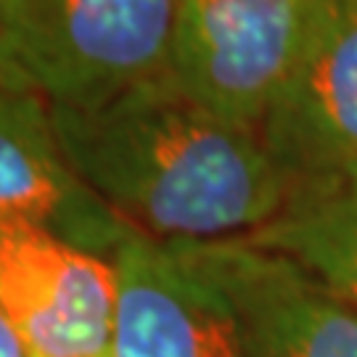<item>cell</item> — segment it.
Wrapping results in <instances>:
<instances>
[{"instance_id":"obj_1","label":"cell","mask_w":357,"mask_h":357,"mask_svg":"<svg viewBox=\"0 0 357 357\" xmlns=\"http://www.w3.org/2000/svg\"><path fill=\"white\" fill-rule=\"evenodd\" d=\"M51 116L82 183L159 241L252 233L286 199L259 130L206 109L167 72L90 109L51 103Z\"/></svg>"},{"instance_id":"obj_2","label":"cell","mask_w":357,"mask_h":357,"mask_svg":"<svg viewBox=\"0 0 357 357\" xmlns=\"http://www.w3.org/2000/svg\"><path fill=\"white\" fill-rule=\"evenodd\" d=\"M6 24L40 96L90 109L165 75L172 0H6Z\"/></svg>"},{"instance_id":"obj_3","label":"cell","mask_w":357,"mask_h":357,"mask_svg":"<svg viewBox=\"0 0 357 357\" xmlns=\"http://www.w3.org/2000/svg\"><path fill=\"white\" fill-rule=\"evenodd\" d=\"M326 0H172L167 75L206 109L259 128Z\"/></svg>"},{"instance_id":"obj_4","label":"cell","mask_w":357,"mask_h":357,"mask_svg":"<svg viewBox=\"0 0 357 357\" xmlns=\"http://www.w3.org/2000/svg\"><path fill=\"white\" fill-rule=\"evenodd\" d=\"M114 307L112 259L0 217V312L29 355L109 357Z\"/></svg>"},{"instance_id":"obj_5","label":"cell","mask_w":357,"mask_h":357,"mask_svg":"<svg viewBox=\"0 0 357 357\" xmlns=\"http://www.w3.org/2000/svg\"><path fill=\"white\" fill-rule=\"evenodd\" d=\"M112 265L109 357H243L233 305L193 241H159L135 230Z\"/></svg>"},{"instance_id":"obj_6","label":"cell","mask_w":357,"mask_h":357,"mask_svg":"<svg viewBox=\"0 0 357 357\" xmlns=\"http://www.w3.org/2000/svg\"><path fill=\"white\" fill-rule=\"evenodd\" d=\"M228 294L243 357H357V312L294 259L241 236L193 241Z\"/></svg>"},{"instance_id":"obj_7","label":"cell","mask_w":357,"mask_h":357,"mask_svg":"<svg viewBox=\"0 0 357 357\" xmlns=\"http://www.w3.org/2000/svg\"><path fill=\"white\" fill-rule=\"evenodd\" d=\"M259 138L286 185L357 156V0H326Z\"/></svg>"},{"instance_id":"obj_8","label":"cell","mask_w":357,"mask_h":357,"mask_svg":"<svg viewBox=\"0 0 357 357\" xmlns=\"http://www.w3.org/2000/svg\"><path fill=\"white\" fill-rule=\"evenodd\" d=\"M0 217L51 230L77 249L112 259L135 233L82 183L56 138L51 103L0 85Z\"/></svg>"},{"instance_id":"obj_9","label":"cell","mask_w":357,"mask_h":357,"mask_svg":"<svg viewBox=\"0 0 357 357\" xmlns=\"http://www.w3.org/2000/svg\"><path fill=\"white\" fill-rule=\"evenodd\" d=\"M241 238L294 259L357 307V156L286 185L281 209Z\"/></svg>"},{"instance_id":"obj_10","label":"cell","mask_w":357,"mask_h":357,"mask_svg":"<svg viewBox=\"0 0 357 357\" xmlns=\"http://www.w3.org/2000/svg\"><path fill=\"white\" fill-rule=\"evenodd\" d=\"M0 85L11 90H26V93H38L35 85L24 75L22 64L16 61L8 38V24H6V0H0Z\"/></svg>"},{"instance_id":"obj_11","label":"cell","mask_w":357,"mask_h":357,"mask_svg":"<svg viewBox=\"0 0 357 357\" xmlns=\"http://www.w3.org/2000/svg\"><path fill=\"white\" fill-rule=\"evenodd\" d=\"M0 357H32L11 323L3 318V312H0Z\"/></svg>"}]
</instances>
